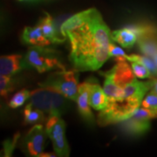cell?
I'll return each instance as SVG.
<instances>
[{
  "label": "cell",
  "instance_id": "obj_14",
  "mask_svg": "<svg viewBox=\"0 0 157 157\" xmlns=\"http://www.w3.org/2000/svg\"><path fill=\"white\" fill-rule=\"evenodd\" d=\"M111 38L113 40L118 42L124 48L133 47L138 40L136 33L129 27L113 32L111 33Z\"/></svg>",
  "mask_w": 157,
  "mask_h": 157
},
{
  "label": "cell",
  "instance_id": "obj_21",
  "mask_svg": "<svg viewBox=\"0 0 157 157\" xmlns=\"http://www.w3.org/2000/svg\"><path fill=\"white\" fill-rule=\"evenodd\" d=\"M31 93L27 89H23L17 93L16 94L12 96V98L10 101L9 106L12 108H17L18 107H21L23 104L30 98Z\"/></svg>",
  "mask_w": 157,
  "mask_h": 157
},
{
  "label": "cell",
  "instance_id": "obj_7",
  "mask_svg": "<svg viewBox=\"0 0 157 157\" xmlns=\"http://www.w3.org/2000/svg\"><path fill=\"white\" fill-rule=\"evenodd\" d=\"M47 137V133L43 126L40 123L36 124L21 140L20 147L29 155L40 156L44 153Z\"/></svg>",
  "mask_w": 157,
  "mask_h": 157
},
{
  "label": "cell",
  "instance_id": "obj_18",
  "mask_svg": "<svg viewBox=\"0 0 157 157\" xmlns=\"http://www.w3.org/2000/svg\"><path fill=\"white\" fill-rule=\"evenodd\" d=\"M24 119L25 124H41L45 121V113L34 107L30 102L24 110Z\"/></svg>",
  "mask_w": 157,
  "mask_h": 157
},
{
  "label": "cell",
  "instance_id": "obj_27",
  "mask_svg": "<svg viewBox=\"0 0 157 157\" xmlns=\"http://www.w3.org/2000/svg\"><path fill=\"white\" fill-rule=\"evenodd\" d=\"M40 156L41 157H53V156H58L57 155H53V154H52V153H46V154H45V153H42L41 155H40Z\"/></svg>",
  "mask_w": 157,
  "mask_h": 157
},
{
  "label": "cell",
  "instance_id": "obj_13",
  "mask_svg": "<svg viewBox=\"0 0 157 157\" xmlns=\"http://www.w3.org/2000/svg\"><path fill=\"white\" fill-rule=\"evenodd\" d=\"M21 55H8L0 58V74L2 76H11L22 68Z\"/></svg>",
  "mask_w": 157,
  "mask_h": 157
},
{
  "label": "cell",
  "instance_id": "obj_8",
  "mask_svg": "<svg viewBox=\"0 0 157 157\" xmlns=\"http://www.w3.org/2000/svg\"><path fill=\"white\" fill-rule=\"evenodd\" d=\"M154 118V114L149 110L139 107L131 117L121 122V127L128 135L139 136L149 130L150 120Z\"/></svg>",
  "mask_w": 157,
  "mask_h": 157
},
{
  "label": "cell",
  "instance_id": "obj_10",
  "mask_svg": "<svg viewBox=\"0 0 157 157\" xmlns=\"http://www.w3.org/2000/svg\"><path fill=\"white\" fill-rule=\"evenodd\" d=\"M91 80H86L78 85V94L77 98L78 112L80 115L89 125L94 124V116L91 111L89 103V90Z\"/></svg>",
  "mask_w": 157,
  "mask_h": 157
},
{
  "label": "cell",
  "instance_id": "obj_23",
  "mask_svg": "<svg viewBox=\"0 0 157 157\" xmlns=\"http://www.w3.org/2000/svg\"><path fill=\"white\" fill-rule=\"evenodd\" d=\"M14 89V82L11 78V76H2L0 78V93L2 96L8 95Z\"/></svg>",
  "mask_w": 157,
  "mask_h": 157
},
{
  "label": "cell",
  "instance_id": "obj_16",
  "mask_svg": "<svg viewBox=\"0 0 157 157\" xmlns=\"http://www.w3.org/2000/svg\"><path fill=\"white\" fill-rule=\"evenodd\" d=\"M138 46L140 52L147 56H157V33L138 38Z\"/></svg>",
  "mask_w": 157,
  "mask_h": 157
},
{
  "label": "cell",
  "instance_id": "obj_22",
  "mask_svg": "<svg viewBox=\"0 0 157 157\" xmlns=\"http://www.w3.org/2000/svg\"><path fill=\"white\" fill-rule=\"evenodd\" d=\"M131 65H132L133 72H134L136 77L140 78H151L153 76L152 73H150V71L142 63L138 61H132Z\"/></svg>",
  "mask_w": 157,
  "mask_h": 157
},
{
  "label": "cell",
  "instance_id": "obj_24",
  "mask_svg": "<svg viewBox=\"0 0 157 157\" xmlns=\"http://www.w3.org/2000/svg\"><path fill=\"white\" fill-rule=\"evenodd\" d=\"M19 136L20 135L19 134H16V135L13 136L12 139H10V140H6L3 142V150H4V156L9 157L11 156L12 155V152L15 149V147H17V140L19 139Z\"/></svg>",
  "mask_w": 157,
  "mask_h": 157
},
{
  "label": "cell",
  "instance_id": "obj_12",
  "mask_svg": "<svg viewBox=\"0 0 157 157\" xmlns=\"http://www.w3.org/2000/svg\"><path fill=\"white\" fill-rule=\"evenodd\" d=\"M22 40L24 43L32 45H50L49 40L45 38L41 27L38 25L34 27H25L22 33Z\"/></svg>",
  "mask_w": 157,
  "mask_h": 157
},
{
  "label": "cell",
  "instance_id": "obj_26",
  "mask_svg": "<svg viewBox=\"0 0 157 157\" xmlns=\"http://www.w3.org/2000/svg\"><path fill=\"white\" fill-rule=\"evenodd\" d=\"M152 90H154L155 93H157V78L153 79V87H152Z\"/></svg>",
  "mask_w": 157,
  "mask_h": 157
},
{
  "label": "cell",
  "instance_id": "obj_9",
  "mask_svg": "<svg viewBox=\"0 0 157 157\" xmlns=\"http://www.w3.org/2000/svg\"><path fill=\"white\" fill-rule=\"evenodd\" d=\"M117 64L107 72H100V74L104 77L111 78L121 87L123 88L126 85L132 82L135 78L133 69H131L127 63V59L118 60Z\"/></svg>",
  "mask_w": 157,
  "mask_h": 157
},
{
  "label": "cell",
  "instance_id": "obj_20",
  "mask_svg": "<svg viewBox=\"0 0 157 157\" xmlns=\"http://www.w3.org/2000/svg\"><path fill=\"white\" fill-rule=\"evenodd\" d=\"M141 106L144 108H147L154 114L155 118L157 117V93L154 90L150 91V93L144 98L142 101Z\"/></svg>",
  "mask_w": 157,
  "mask_h": 157
},
{
  "label": "cell",
  "instance_id": "obj_4",
  "mask_svg": "<svg viewBox=\"0 0 157 157\" xmlns=\"http://www.w3.org/2000/svg\"><path fill=\"white\" fill-rule=\"evenodd\" d=\"M78 71H67L61 69L51 73L44 81L40 82V87L54 90L71 101H77L78 94Z\"/></svg>",
  "mask_w": 157,
  "mask_h": 157
},
{
  "label": "cell",
  "instance_id": "obj_17",
  "mask_svg": "<svg viewBox=\"0 0 157 157\" xmlns=\"http://www.w3.org/2000/svg\"><path fill=\"white\" fill-rule=\"evenodd\" d=\"M103 90L107 95L108 101H121L123 99V88L116 84L112 78L109 77H105Z\"/></svg>",
  "mask_w": 157,
  "mask_h": 157
},
{
  "label": "cell",
  "instance_id": "obj_6",
  "mask_svg": "<svg viewBox=\"0 0 157 157\" xmlns=\"http://www.w3.org/2000/svg\"><path fill=\"white\" fill-rule=\"evenodd\" d=\"M45 131L50 138L53 149L58 156H69L70 147L66 138V123L59 115H51L48 118Z\"/></svg>",
  "mask_w": 157,
  "mask_h": 157
},
{
  "label": "cell",
  "instance_id": "obj_3",
  "mask_svg": "<svg viewBox=\"0 0 157 157\" xmlns=\"http://www.w3.org/2000/svg\"><path fill=\"white\" fill-rule=\"evenodd\" d=\"M22 68H33L39 73H45L55 68L65 69L59 52L42 45H33L22 59Z\"/></svg>",
  "mask_w": 157,
  "mask_h": 157
},
{
  "label": "cell",
  "instance_id": "obj_11",
  "mask_svg": "<svg viewBox=\"0 0 157 157\" xmlns=\"http://www.w3.org/2000/svg\"><path fill=\"white\" fill-rule=\"evenodd\" d=\"M89 90V103L91 107L97 111H101L106 108L108 105V99L104 92V90L98 84V82L90 79Z\"/></svg>",
  "mask_w": 157,
  "mask_h": 157
},
{
  "label": "cell",
  "instance_id": "obj_19",
  "mask_svg": "<svg viewBox=\"0 0 157 157\" xmlns=\"http://www.w3.org/2000/svg\"><path fill=\"white\" fill-rule=\"evenodd\" d=\"M127 60L128 61H138L142 63L143 65H145L147 69L150 71V73H152V75L154 77L157 78V65L155 61L154 60V59L149 56L147 55H127Z\"/></svg>",
  "mask_w": 157,
  "mask_h": 157
},
{
  "label": "cell",
  "instance_id": "obj_2",
  "mask_svg": "<svg viewBox=\"0 0 157 157\" xmlns=\"http://www.w3.org/2000/svg\"><path fill=\"white\" fill-rule=\"evenodd\" d=\"M30 102L34 107L51 115L61 116L70 106L68 98L54 90L41 87L30 94Z\"/></svg>",
  "mask_w": 157,
  "mask_h": 157
},
{
  "label": "cell",
  "instance_id": "obj_25",
  "mask_svg": "<svg viewBox=\"0 0 157 157\" xmlns=\"http://www.w3.org/2000/svg\"><path fill=\"white\" fill-rule=\"evenodd\" d=\"M108 56L115 58L116 61L122 60V59H127V54L125 53V52L121 48L118 47L117 45L113 44V42H111V44L109 45Z\"/></svg>",
  "mask_w": 157,
  "mask_h": 157
},
{
  "label": "cell",
  "instance_id": "obj_5",
  "mask_svg": "<svg viewBox=\"0 0 157 157\" xmlns=\"http://www.w3.org/2000/svg\"><path fill=\"white\" fill-rule=\"evenodd\" d=\"M142 101L124 98L121 101H108L106 108L101 110L98 115V124L107 126L119 123L131 117L140 107Z\"/></svg>",
  "mask_w": 157,
  "mask_h": 157
},
{
  "label": "cell",
  "instance_id": "obj_15",
  "mask_svg": "<svg viewBox=\"0 0 157 157\" xmlns=\"http://www.w3.org/2000/svg\"><path fill=\"white\" fill-rule=\"evenodd\" d=\"M39 25L42 29L45 38L49 40L51 44H59L65 40V39H61L59 36V33L53 25V20L49 14L46 13L45 17L40 19Z\"/></svg>",
  "mask_w": 157,
  "mask_h": 157
},
{
  "label": "cell",
  "instance_id": "obj_1",
  "mask_svg": "<svg viewBox=\"0 0 157 157\" xmlns=\"http://www.w3.org/2000/svg\"><path fill=\"white\" fill-rule=\"evenodd\" d=\"M60 33L70 41L69 59L78 71H96L109 58L111 33L95 8L69 17L62 24Z\"/></svg>",
  "mask_w": 157,
  "mask_h": 157
}]
</instances>
